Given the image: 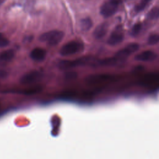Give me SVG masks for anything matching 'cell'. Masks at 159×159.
Here are the masks:
<instances>
[{
  "mask_svg": "<svg viewBox=\"0 0 159 159\" xmlns=\"http://www.w3.org/2000/svg\"><path fill=\"white\" fill-rule=\"evenodd\" d=\"M65 34L63 31L59 30H52L43 33L39 36V40L45 42L50 46H55L58 45L63 39Z\"/></svg>",
  "mask_w": 159,
  "mask_h": 159,
  "instance_id": "1",
  "label": "cell"
},
{
  "mask_svg": "<svg viewBox=\"0 0 159 159\" xmlns=\"http://www.w3.org/2000/svg\"><path fill=\"white\" fill-rule=\"evenodd\" d=\"M84 49V44L78 40H71L64 44L60 49L59 53L63 57L76 54Z\"/></svg>",
  "mask_w": 159,
  "mask_h": 159,
  "instance_id": "2",
  "label": "cell"
},
{
  "mask_svg": "<svg viewBox=\"0 0 159 159\" xmlns=\"http://www.w3.org/2000/svg\"><path fill=\"white\" fill-rule=\"evenodd\" d=\"M121 2L122 0H107L100 7L101 15L104 18L111 17L117 12Z\"/></svg>",
  "mask_w": 159,
  "mask_h": 159,
  "instance_id": "3",
  "label": "cell"
},
{
  "mask_svg": "<svg viewBox=\"0 0 159 159\" xmlns=\"http://www.w3.org/2000/svg\"><path fill=\"white\" fill-rule=\"evenodd\" d=\"M139 45L137 43H130L124 48L117 51L114 57L117 60L119 63L125 61L129 56L137 52L139 50Z\"/></svg>",
  "mask_w": 159,
  "mask_h": 159,
  "instance_id": "4",
  "label": "cell"
},
{
  "mask_svg": "<svg viewBox=\"0 0 159 159\" xmlns=\"http://www.w3.org/2000/svg\"><path fill=\"white\" fill-rule=\"evenodd\" d=\"M90 58L84 57L83 58L68 60H60L58 63V66L61 69H69L71 68L76 67L78 66H81L88 63L90 61Z\"/></svg>",
  "mask_w": 159,
  "mask_h": 159,
  "instance_id": "5",
  "label": "cell"
},
{
  "mask_svg": "<svg viewBox=\"0 0 159 159\" xmlns=\"http://www.w3.org/2000/svg\"><path fill=\"white\" fill-rule=\"evenodd\" d=\"M124 38V35L122 26L119 25L111 32L107 40V43L111 46L117 45L122 42Z\"/></svg>",
  "mask_w": 159,
  "mask_h": 159,
  "instance_id": "6",
  "label": "cell"
},
{
  "mask_svg": "<svg viewBox=\"0 0 159 159\" xmlns=\"http://www.w3.org/2000/svg\"><path fill=\"white\" fill-rule=\"evenodd\" d=\"M43 74L37 70L32 71L24 74L20 79V82L23 84H29L36 82L42 78Z\"/></svg>",
  "mask_w": 159,
  "mask_h": 159,
  "instance_id": "7",
  "label": "cell"
},
{
  "mask_svg": "<svg viewBox=\"0 0 159 159\" xmlns=\"http://www.w3.org/2000/svg\"><path fill=\"white\" fill-rule=\"evenodd\" d=\"M157 58V54L152 50H145L137 54L135 56V60L139 61L149 62L153 61Z\"/></svg>",
  "mask_w": 159,
  "mask_h": 159,
  "instance_id": "8",
  "label": "cell"
},
{
  "mask_svg": "<svg viewBox=\"0 0 159 159\" xmlns=\"http://www.w3.org/2000/svg\"><path fill=\"white\" fill-rule=\"evenodd\" d=\"M109 24L106 22H103L96 26L94 29L93 35V37L96 39H102L107 34L108 30Z\"/></svg>",
  "mask_w": 159,
  "mask_h": 159,
  "instance_id": "9",
  "label": "cell"
},
{
  "mask_svg": "<svg viewBox=\"0 0 159 159\" xmlns=\"http://www.w3.org/2000/svg\"><path fill=\"white\" fill-rule=\"evenodd\" d=\"M46 51L45 49L40 47L34 48L30 53V58L37 62L43 61L46 57Z\"/></svg>",
  "mask_w": 159,
  "mask_h": 159,
  "instance_id": "10",
  "label": "cell"
},
{
  "mask_svg": "<svg viewBox=\"0 0 159 159\" xmlns=\"http://www.w3.org/2000/svg\"><path fill=\"white\" fill-rule=\"evenodd\" d=\"M111 78V76L107 74H96L88 76L86 80L89 84H95L107 81Z\"/></svg>",
  "mask_w": 159,
  "mask_h": 159,
  "instance_id": "11",
  "label": "cell"
},
{
  "mask_svg": "<svg viewBox=\"0 0 159 159\" xmlns=\"http://www.w3.org/2000/svg\"><path fill=\"white\" fill-rule=\"evenodd\" d=\"M15 52L12 49H7L0 53V66H4L10 62L14 57Z\"/></svg>",
  "mask_w": 159,
  "mask_h": 159,
  "instance_id": "12",
  "label": "cell"
},
{
  "mask_svg": "<svg viewBox=\"0 0 159 159\" xmlns=\"http://www.w3.org/2000/svg\"><path fill=\"white\" fill-rule=\"evenodd\" d=\"M93 25V22L89 17H85L80 21V27L83 31H88Z\"/></svg>",
  "mask_w": 159,
  "mask_h": 159,
  "instance_id": "13",
  "label": "cell"
},
{
  "mask_svg": "<svg viewBox=\"0 0 159 159\" xmlns=\"http://www.w3.org/2000/svg\"><path fill=\"white\" fill-rule=\"evenodd\" d=\"M159 14V10L158 7H153L147 14V18L151 20H155L158 19Z\"/></svg>",
  "mask_w": 159,
  "mask_h": 159,
  "instance_id": "14",
  "label": "cell"
},
{
  "mask_svg": "<svg viewBox=\"0 0 159 159\" xmlns=\"http://www.w3.org/2000/svg\"><path fill=\"white\" fill-rule=\"evenodd\" d=\"M152 0H141L140 3H139L135 7V11L136 12H140L142 11L148 5V4Z\"/></svg>",
  "mask_w": 159,
  "mask_h": 159,
  "instance_id": "15",
  "label": "cell"
},
{
  "mask_svg": "<svg viewBox=\"0 0 159 159\" xmlns=\"http://www.w3.org/2000/svg\"><path fill=\"white\" fill-rule=\"evenodd\" d=\"M142 29V24L140 22H137L135 24L131 29L130 34L133 37H135L139 34L140 30Z\"/></svg>",
  "mask_w": 159,
  "mask_h": 159,
  "instance_id": "16",
  "label": "cell"
},
{
  "mask_svg": "<svg viewBox=\"0 0 159 159\" xmlns=\"http://www.w3.org/2000/svg\"><path fill=\"white\" fill-rule=\"evenodd\" d=\"M159 40V36L157 34H150L147 39V43L150 45L157 44Z\"/></svg>",
  "mask_w": 159,
  "mask_h": 159,
  "instance_id": "17",
  "label": "cell"
},
{
  "mask_svg": "<svg viewBox=\"0 0 159 159\" xmlns=\"http://www.w3.org/2000/svg\"><path fill=\"white\" fill-rule=\"evenodd\" d=\"M9 44V40L4 37L2 34H0V48L7 47Z\"/></svg>",
  "mask_w": 159,
  "mask_h": 159,
  "instance_id": "18",
  "label": "cell"
},
{
  "mask_svg": "<svg viewBox=\"0 0 159 159\" xmlns=\"http://www.w3.org/2000/svg\"><path fill=\"white\" fill-rule=\"evenodd\" d=\"M76 77V73L73 72V71H71V72H68L66 73V75H65V78L68 80H71V79H74Z\"/></svg>",
  "mask_w": 159,
  "mask_h": 159,
  "instance_id": "19",
  "label": "cell"
},
{
  "mask_svg": "<svg viewBox=\"0 0 159 159\" xmlns=\"http://www.w3.org/2000/svg\"><path fill=\"white\" fill-rule=\"evenodd\" d=\"M7 76V72L2 68H0V78H5Z\"/></svg>",
  "mask_w": 159,
  "mask_h": 159,
  "instance_id": "20",
  "label": "cell"
},
{
  "mask_svg": "<svg viewBox=\"0 0 159 159\" xmlns=\"http://www.w3.org/2000/svg\"><path fill=\"white\" fill-rule=\"evenodd\" d=\"M1 2H2V1H0V3H1Z\"/></svg>",
  "mask_w": 159,
  "mask_h": 159,
  "instance_id": "21",
  "label": "cell"
}]
</instances>
